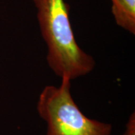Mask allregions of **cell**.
Masks as SVG:
<instances>
[{
  "label": "cell",
  "instance_id": "obj_1",
  "mask_svg": "<svg viewBox=\"0 0 135 135\" xmlns=\"http://www.w3.org/2000/svg\"><path fill=\"white\" fill-rule=\"evenodd\" d=\"M32 1L52 71L57 77L71 80L91 72L95 62L77 43L69 19V6L65 0Z\"/></svg>",
  "mask_w": 135,
  "mask_h": 135
},
{
  "label": "cell",
  "instance_id": "obj_2",
  "mask_svg": "<svg viewBox=\"0 0 135 135\" xmlns=\"http://www.w3.org/2000/svg\"><path fill=\"white\" fill-rule=\"evenodd\" d=\"M71 81L62 77L59 86H46L39 95L37 110L47 123V135H110V124L89 119L80 110Z\"/></svg>",
  "mask_w": 135,
  "mask_h": 135
},
{
  "label": "cell",
  "instance_id": "obj_3",
  "mask_svg": "<svg viewBox=\"0 0 135 135\" xmlns=\"http://www.w3.org/2000/svg\"><path fill=\"white\" fill-rule=\"evenodd\" d=\"M112 14L116 23L132 35L135 34V0H111Z\"/></svg>",
  "mask_w": 135,
  "mask_h": 135
},
{
  "label": "cell",
  "instance_id": "obj_4",
  "mask_svg": "<svg viewBox=\"0 0 135 135\" xmlns=\"http://www.w3.org/2000/svg\"><path fill=\"white\" fill-rule=\"evenodd\" d=\"M124 135H135V115L133 113L126 124V129Z\"/></svg>",
  "mask_w": 135,
  "mask_h": 135
}]
</instances>
